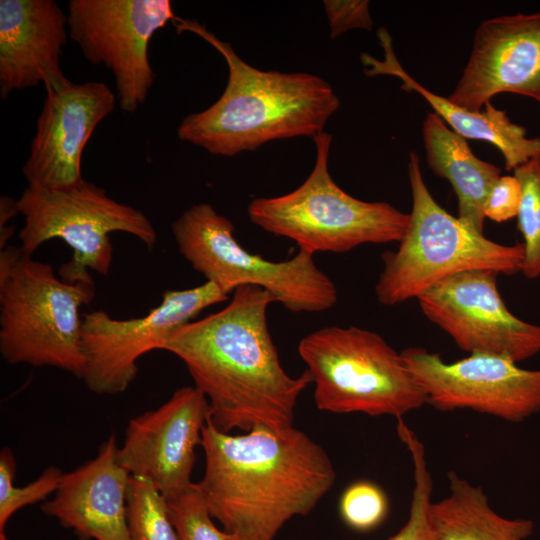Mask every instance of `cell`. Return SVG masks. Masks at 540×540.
I'll return each mask as SVG.
<instances>
[{
  "label": "cell",
  "mask_w": 540,
  "mask_h": 540,
  "mask_svg": "<svg viewBox=\"0 0 540 540\" xmlns=\"http://www.w3.org/2000/svg\"><path fill=\"white\" fill-rule=\"evenodd\" d=\"M297 350L312 376L314 402L321 411L400 420L427 404L401 352L375 332L327 326L304 336Z\"/></svg>",
  "instance_id": "cell-7"
},
{
  "label": "cell",
  "mask_w": 540,
  "mask_h": 540,
  "mask_svg": "<svg viewBox=\"0 0 540 540\" xmlns=\"http://www.w3.org/2000/svg\"><path fill=\"white\" fill-rule=\"evenodd\" d=\"M117 96L104 82H69L46 91L22 172L29 186L68 190L85 180L83 150L95 128L115 109Z\"/></svg>",
  "instance_id": "cell-15"
},
{
  "label": "cell",
  "mask_w": 540,
  "mask_h": 540,
  "mask_svg": "<svg viewBox=\"0 0 540 540\" xmlns=\"http://www.w3.org/2000/svg\"><path fill=\"white\" fill-rule=\"evenodd\" d=\"M228 295L216 284L205 283L184 290H166L161 302L145 316L114 319L103 310L82 315L81 379L99 395L127 390L134 381L138 359L155 349L205 308L224 302Z\"/></svg>",
  "instance_id": "cell-11"
},
{
  "label": "cell",
  "mask_w": 540,
  "mask_h": 540,
  "mask_svg": "<svg viewBox=\"0 0 540 540\" xmlns=\"http://www.w3.org/2000/svg\"><path fill=\"white\" fill-rule=\"evenodd\" d=\"M201 447L199 492L210 515L241 540H275L285 523L309 514L336 481L325 449L295 427L232 435L208 419Z\"/></svg>",
  "instance_id": "cell-2"
},
{
  "label": "cell",
  "mask_w": 540,
  "mask_h": 540,
  "mask_svg": "<svg viewBox=\"0 0 540 540\" xmlns=\"http://www.w3.org/2000/svg\"><path fill=\"white\" fill-rule=\"evenodd\" d=\"M377 35L384 50V59L378 60L362 53L361 60L366 75H391L400 79L402 90L416 92L423 97L454 132L465 139L486 141L498 148L504 157L507 171H514L530 159L540 156V138L526 137L525 128L513 123L504 110H499L488 102L483 111H471L428 90L401 66L393 51L391 36L385 27H381Z\"/></svg>",
  "instance_id": "cell-19"
},
{
  "label": "cell",
  "mask_w": 540,
  "mask_h": 540,
  "mask_svg": "<svg viewBox=\"0 0 540 540\" xmlns=\"http://www.w3.org/2000/svg\"><path fill=\"white\" fill-rule=\"evenodd\" d=\"M410 223L395 251L382 254L383 270L375 286L378 301L393 306L419 295L453 275L491 270L521 271L523 243L502 245L486 238L444 210L429 192L419 157L410 152Z\"/></svg>",
  "instance_id": "cell-5"
},
{
  "label": "cell",
  "mask_w": 540,
  "mask_h": 540,
  "mask_svg": "<svg viewBox=\"0 0 540 540\" xmlns=\"http://www.w3.org/2000/svg\"><path fill=\"white\" fill-rule=\"evenodd\" d=\"M521 184L522 195L518 211V229L524 243L521 272L528 279L540 277V156L514 170Z\"/></svg>",
  "instance_id": "cell-24"
},
{
  "label": "cell",
  "mask_w": 540,
  "mask_h": 540,
  "mask_svg": "<svg viewBox=\"0 0 540 540\" xmlns=\"http://www.w3.org/2000/svg\"><path fill=\"white\" fill-rule=\"evenodd\" d=\"M521 195V184L514 175L500 176L485 202V218L500 223L516 217L520 207Z\"/></svg>",
  "instance_id": "cell-29"
},
{
  "label": "cell",
  "mask_w": 540,
  "mask_h": 540,
  "mask_svg": "<svg viewBox=\"0 0 540 540\" xmlns=\"http://www.w3.org/2000/svg\"><path fill=\"white\" fill-rule=\"evenodd\" d=\"M330 26V37L335 39L352 29L371 31L373 21L367 0H326L323 2Z\"/></svg>",
  "instance_id": "cell-28"
},
{
  "label": "cell",
  "mask_w": 540,
  "mask_h": 540,
  "mask_svg": "<svg viewBox=\"0 0 540 540\" xmlns=\"http://www.w3.org/2000/svg\"><path fill=\"white\" fill-rule=\"evenodd\" d=\"M68 37L67 14L56 1L1 0V98L40 84L46 91L67 85L60 59Z\"/></svg>",
  "instance_id": "cell-17"
},
{
  "label": "cell",
  "mask_w": 540,
  "mask_h": 540,
  "mask_svg": "<svg viewBox=\"0 0 540 540\" xmlns=\"http://www.w3.org/2000/svg\"><path fill=\"white\" fill-rule=\"evenodd\" d=\"M401 354L427 404L439 411L469 409L512 423L540 412V369H523L489 354H470L452 363L421 347Z\"/></svg>",
  "instance_id": "cell-12"
},
{
  "label": "cell",
  "mask_w": 540,
  "mask_h": 540,
  "mask_svg": "<svg viewBox=\"0 0 540 540\" xmlns=\"http://www.w3.org/2000/svg\"><path fill=\"white\" fill-rule=\"evenodd\" d=\"M15 466L12 451L3 448L0 453V533H4L8 520L19 509L55 493L64 474L59 468L50 466L34 481L17 487L14 485Z\"/></svg>",
  "instance_id": "cell-25"
},
{
  "label": "cell",
  "mask_w": 540,
  "mask_h": 540,
  "mask_svg": "<svg viewBox=\"0 0 540 540\" xmlns=\"http://www.w3.org/2000/svg\"><path fill=\"white\" fill-rule=\"evenodd\" d=\"M209 413L198 388L177 389L157 409L130 420L118 450L121 465L132 476L150 480L167 500L181 496L195 484V448L201 446Z\"/></svg>",
  "instance_id": "cell-14"
},
{
  "label": "cell",
  "mask_w": 540,
  "mask_h": 540,
  "mask_svg": "<svg viewBox=\"0 0 540 540\" xmlns=\"http://www.w3.org/2000/svg\"><path fill=\"white\" fill-rule=\"evenodd\" d=\"M116 436L102 443L95 458L64 473L44 514L74 531L80 540H130L127 496L131 474L118 458Z\"/></svg>",
  "instance_id": "cell-18"
},
{
  "label": "cell",
  "mask_w": 540,
  "mask_h": 540,
  "mask_svg": "<svg viewBox=\"0 0 540 540\" xmlns=\"http://www.w3.org/2000/svg\"><path fill=\"white\" fill-rule=\"evenodd\" d=\"M177 33L204 39L225 59L228 81L222 95L207 109L182 119L178 138L212 155L233 157L261 145L325 131L340 100L331 85L308 73L259 70L197 20L176 17Z\"/></svg>",
  "instance_id": "cell-3"
},
{
  "label": "cell",
  "mask_w": 540,
  "mask_h": 540,
  "mask_svg": "<svg viewBox=\"0 0 540 540\" xmlns=\"http://www.w3.org/2000/svg\"><path fill=\"white\" fill-rule=\"evenodd\" d=\"M95 295L92 277L69 282L22 247L0 251V353L10 364L55 367L80 378V308Z\"/></svg>",
  "instance_id": "cell-4"
},
{
  "label": "cell",
  "mask_w": 540,
  "mask_h": 540,
  "mask_svg": "<svg viewBox=\"0 0 540 540\" xmlns=\"http://www.w3.org/2000/svg\"><path fill=\"white\" fill-rule=\"evenodd\" d=\"M0 540H8L5 533H0Z\"/></svg>",
  "instance_id": "cell-31"
},
{
  "label": "cell",
  "mask_w": 540,
  "mask_h": 540,
  "mask_svg": "<svg viewBox=\"0 0 540 540\" xmlns=\"http://www.w3.org/2000/svg\"><path fill=\"white\" fill-rule=\"evenodd\" d=\"M500 93L540 103V12L481 22L463 73L447 98L457 106L481 111Z\"/></svg>",
  "instance_id": "cell-16"
},
{
  "label": "cell",
  "mask_w": 540,
  "mask_h": 540,
  "mask_svg": "<svg viewBox=\"0 0 540 540\" xmlns=\"http://www.w3.org/2000/svg\"><path fill=\"white\" fill-rule=\"evenodd\" d=\"M172 233L192 268L227 295L240 286H258L294 313L326 311L337 302L335 284L312 254L299 250L274 262L251 253L235 239L232 222L208 203L185 210L172 223Z\"/></svg>",
  "instance_id": "cell-8"
},
{
  "label": "cell",
  "mask_w": 540,
  "mask_h": 540,
  "mask_svg": "<svg viewBox=\"0 0 540 540\" xmlns=\"http://www.w3.org/2000/svg\"><path fill=\"white\" fill-rule=\"evenodd\" d=\"M499 273L465 271L446 278L417 300L422 313L463 351L514 362L540 352V325L512 314L497 287Z\"/></svg>",
  "instance_id": "cell-13"
},
{
  "label": "cell",
  "mask_w": 540,
  "mask_h": 540,
  "mask_svg": "<svg viewBox=\"0 0 540 540\" xmlns=\"http://www.w3.org/2000/svg\"><path fill=\"white\" fill-rule=\"evenodd\" d=\"M426 161L433 173L448 180L458 199V219L482 233L484 205L500 177V169L478 158L467 139L454 132L435 112L422 124Z\"/></svg>",
  "instance_id": "cell-20"
},
{
  "label": "cell",
  "mask_w": 540,
  "mask_h": 540,
  "mask_svg": "<svg viewBox=\"0 0 540 540\" xmlns=\"http://www.w3.org/2000/svg\"><path fill=\"white\" fill-rule=\"evenodd\" d=\"M24 226L21 247L33 254L44 242L59 238L73 250L71 260L59 269L60 278L74 282L91 277L88 269L109 275L113 247L110 233L120 231L138 238L149 250L157 232L139 209L117 202L107 192L86 180L68 190L27 186L17 200Z\"/></svg>",
  "instance_id": "cell-9"
},
{
  "label": "cell",
  "mask_w": 540,
  "mask_h": 540,
  "mask_svg": "<svg viewBox=\"0 0 540 540\" xmlns=\"http://www.w3.org/2000/svg\"><path fill=\"white\" fill-rule=\"evenodd\" d=\"M171 519L180 540H241L213 522L197 483L186 493L168 500Z\"/></svg>",
  "instance_id": "cell-27"
},
{
  "label": "cell",
  "mask_w": 540,
  "mask_h": 540,
  "mask_svg": "<svg viewBox=\"0 0 540 540\" xmlns=\"http://www.w3.org/2000/svg\"><path fill=\"white\" fill-rule=\"evenodd\" d=\"M397 433L412 458L414 488L408 520L388 540H440L430 513L433 480L428 470L425 448L403 419L398 420Z\"/></svg>",
  "instance_id": "cell-22"
},
{
  "label": "cell",
  "mask_w": 540,
  "mask_h": 540,
  "mask_svg": "<svg viewBox=\"0 0 540 540\" xmlns=\"http://www.w3.org/2000/svg\"><path fill=\"white\" fill-rule=\"evenodd\" d=\"M130 540H180L168 500L148 479L132 476L127 496Z\"/></svg>",
  "instance_id": "cell-23"
},
{
  "label": "cell",
  "mask_w": 540,
  "mask_h": 540,
  "mask_svg": "<svg viewBox=\"0 0 540 540\" xmlns=\"http://www.w3.org/2000/svg\"><path fill=\"white\" fill-rule=\"evenodd\" d=\"M313 141L316 161L307 179L287 194L252 200L247 208L251 222L293 240L299 250L312 255L344 253L366 243L400 242L410 214L386 202H366L346 193L328 170L331 134L323 131Z\"/></svg>",
  "instance_id": "cell-6"
},
{
  "label": "cell",
  "mask_w": 540,
  "mask_h": 540,
  "mask_svg": "<svg viewBox=\"0 0 540 540\" xmlns=\"http://www.w3.org/2000/svg\"><path fill=\"white\" fill-rule=\"evenodd\" d=\"M175 18L169 0H70L67 24L84 57L111 71L120 108L133 113L155 81L150 41Z\"/></svg>",
  "instance_id": "cell-10"
},
{
  "label": "cell",
  "mask_w": 540,
  "mask_h": 540,
  "mask_svg": "<svg viewBox=\"0 0 540 540\" xmlns=\"http://www.w3.org/2000/svg\"><path fill=\"white\" fill-rule=\"evenodd\" d=\"M277 302L267 290L240 286L222 310L177 329L161 350L176 355L209 402V420L220 431L294 427L300 394L313 383L282 367L267 324Z\"/></svg>",
  "instance_id": "cell-1"
},
{
  "label": "cell",
  "mask_w": 540,
  "mask_h": 540,
  "mask_svg": "<svg viewBox=\"0 0 540 540\" xmlns=\"http://www.w3.org/2000/svg\"><path fill=\"white\" fill-rule=\"evenodd\" d=\"M17 214H19L17 200H14L8 196H1L0 228L6 227V223Z\"/></svg>",
  "instance_id": "cell-30"
},
{
  "label": "cell",
  "mask_w": 540,
  "mask_h": 540,
  "mask_svg": "<svg viewBox=\"0 0 540 540\" xmlns=\"http://www.w3.org/2000/svg\"><path fill=\"white\" fill-rule=\"evenodd\" d=\"M339 512L344 523L358 532H368L380 526L389 513L385 491L369 480L350 484L342 493Z\"/></svg>",
  "instance_id": "cell-26"
},
{
  "label": "cell",
  "mask_w": 540,
  "mask_h": 540,
  "mask_svg": "<svg viewBox=\"0 0 540 540\" xmlns=\"http://www.w3.org/2000/svg\"><path fill=\"white\" fill-rule=\"evenodd\" d=\"M449 495L432 502L430 513L440 540H526L534 530L530 519H508L490 505L481 486L447 474Z\"/></svg>",
  "instance_id": "cell-21"
}]
</instances>
